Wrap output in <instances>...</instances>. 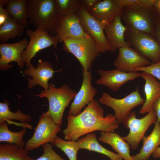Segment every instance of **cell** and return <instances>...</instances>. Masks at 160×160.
I'll list each match as a JSON object with an SVG mask.
<instances>
[{"mask_svg": "<svg viewBox=\"0 0 160 160\" xmlns=\"http://www.w3.org/2000/svg\"><path fill=\"white\" fill-rule=\"evenodd\" d=\"M67 119V127L62 132L68 140H76L95 131L114 132L119 127L114 115L108 114L104 117L103 108L94 99L80 113L75 116L68 115Z\"/></svg>", "mask_w": 160, "mask_h": 160, "instance_id": "obj_1", "label": "cell"}, {"mask_svg": "<svg viewBox=\"0 0 160 160\" xmlns=\"http://www.w3.org/2000/svg\"><path fill=\"white\" fill-rule=\"evenodd\" d=\"M30 23L51 35H56L60 24L54 0H28Z\"/></svg>", "mask_w": 160, "mask_h": 160, "instance_id": "obj_2", "label": "cell"}, {"mask_svg": "<svg viewBox=\"0 0 160 160\" xmlns=\"http://www.w3.org/2000/svg\"><path fill=\"white\" fill-rule=\"evenodd\" d=\"M154 6H131L124 7L121 18L127 28L147 33L153 36L155 27V12Z\"/></svg>", "mask_w": 160, "mask_h": 160, "instance_id": "obj_3", "label": "cell"}, {"mask_svg": "<svg viewBox=\"0 0 160 160\" xmlns=\"http://www.w3.org/2000/svg\"><path fill=\"white\" fill-rule=\"evenodd\" d=\"M76 93V91L66 84L57 88L54 84L49 83L47 89L44 90L40 94L35 95L47 98L49 102L47 111L55 123L61 126L65 110L74 99Z\"/></svg>", "mask_w": 160, "mask_h": 160, "instance_id": "obj_4", "label": "cell"}, {"mask_svg": "<svg viewBox=\"0 0 160 160\" xmlns=\"http://www.w3.org/2000/svg\"><path fill=\"white\" fill-rule=\"evenodd\" d=\"M62 49L72 54L85 71L90 70L92 64L101 53L96 43L87 34L78 38L64 40Z\"/></svg>", "mask_w": 160, "mask_h": 160, "instance_id": "obj_5", "label": "cell"}, {"mask_svg": "<svg viewBox=\"0 0 160 160\" xmlns=\"http://www.w3.org/2000/svg\"><path fill=\"white\" fill-rule=\"evenodd\" d=\"M124 38L140 55L154 63L160 61V44L147 33L127 28Z\"/></svg>", "mask_w": 160, "mask_h": 160, "instance_id": "obj_6", "label": "cell"}, {"mask_svg": "<svg viewBox=\"0 0 160 160\" xmlns=\"http://www.w3.org/2000/svg\"><path fill=\"white\" fill-rule=\"evenodd\" d=\"M60 126L55 124L47 111L40 116L32 137L25 142V148L32 151L47 143H54Z\"/></svg>", "mask_w": 160, "mask_h": 160, "instance_id": "obj_7", "label": "cell"}, {"mask_svg": "<svg viewBox=\"0 0 160 160\" xmlns=\"http://www.w3.org/2000/svg\"><path fill=\"white\" fill-rule=\"evenodd\" d=\"M145 100L139 93L138 87L135 90L121 99H116L104 92L99 99V102L111 108L115 113L114 116L119 124L122 123L131 110L136 106L143 104Z\"/></svg>", "mask_w": 160, "mask_h": 160, "instance_id": "obj_8", "label": "cell"}, {"mask_svg": "<svg viewBox=\"0 0 160 160\" xmlns=\"http://www.w3.org/2000/svg\"><path fill=\"white\" fill-rule=\"evenodd\" d=\"M157 116L154 110L152 109L145 116L140 119L136 117L135 113L131 111L122 123L124 127L129 129V134L122 137L133 150L136 149L145 134L152 124L157 121Z\"/></svg>", "mask_w": 160, "mask_h": 160, "instance_id": "obj_9", "label": "cell"}, {"mask_svg": "<svg viewBox=\"0 0 160 160\" xmlns=\"http://www.w3.org/2000/svg\"><path fill=\"white\" fill-rule=\"evenodd\" d=\"M26 34L29 38L30 41L22 56L27 68L30 65L31 60L39 51L52 45L57 49L58 41L57 38L45 31L38 28L34 31L28 29L26 30Z\"/></svg>", "mask_w": 160, "mask_h": 160, "instance_id": "obj_10", "label": "cell"}, {"mask_svg": "<svg viewBox=\"0 0 160 160\" xmlns=\"http://www.w3.org/2000/svg\"><path fill=\"white\" fill-rule=\"evenodd\" d=\"M77 14L84 31L94 41L100 52L105 53L110 51L104 33V27L80 4Z\"/></svg>", "mask_w": 160, "mask_h": 160, "instance_id": "obj_11", "label": "cell"}, {"mask_svg": "<svg viewBox=\"0 0 160 160\" xmlns=\"http://www.w3.org/2000/svg\"><path fill=\"white\" fill-rule=\"evenodd\" d=\"M29 41L24 38L17 42L12 44L1 43L0 44V70H7L11 68L13 65L9 63L15 62L17 65L22 69L25 64L22 55L25 50Z\"/></svg>", "mask_w": 160, "mask_h": 160, "instance_id": "obj_12", "label": "cell"}, {"mask_svg": "<svg viewBox=\"0 0 160 160\" xmlns=\"http://www.w3.org/2000/svg\"><path fill=\"white\" fill-rule=\"evenodd\" d=\"M83 80L80 89L76 95L71 103L68 115L75 116L81 111L82 109L93 100L97 91L92 86L91 71L82 70Z\"/></svg>", "mask_w": 160, "mask_h": 160, "instance_id": "obj_13", "label": "cell"}, {"mask_svg": "<svg viewBox=\"0 0 160 160\" xmlns=\"http://www.w3.org/2000/svg\"><path fill=\"white\" fill-rule=\"evenodd\" d=\"M118 56L114 62L116 69L125 72H134L137 68L148 65L149 60L131 47L118 48Z\"/></svg>", "mask_w": 160, "mask_h": 160, "instance_id": "obj_14", "label": "cell"}, {"mask_svg": "<svg viewBox=\"0 0 160 160\" xmlns=\"http://www.w3.org/2000/svg\"><path fill=\"white\" fill-rule=\"evenodd\" d=\"M60 71H54L51 64L48 61H44L40 59L36 65V68L34 67L32 64L23 72L25 75L30 76L32 79L27 78L28 88L31 89L34 86L39 85L42 87L44 90L47 89L49 87L48 82L52 78L54 73Z\"/></svg>", "mask_w": 160, "mask_h": 160, "instance_id": "obj_15", "label": "cell"}, {"mask_svg": "<svg viewBox=\"0 0 160 160\" xmlns=\"http://www.w3.org/2000/svg\"><path fill=\"white\" fill-rule=\"evenodd\" d=\"M97 72L100 77L96 83L107 87L114 92L118 91L127 82L140 77V73L125 72L118 69L109 70L98 69Z\"/></svg>", "mask_w": 160, "mask_h": 160, "instance_id": "obj_16", "label": "cell"}, {"mask_svg": "<svg viewBox=\"0 0 160 160\" xmlns=\"http://www.w3.org/2000/svg\"><path fill=\"white\" fill-rule=\"evenodd\" d=\"M123 7L116 0H99L88 12L105 27L117 16H121Z\"/></svg>", "mask_w": 160, "mask_h": 160, "instance_id": "obj_17", "label": "cell"}, {"mask_svg": "<svg viewBox=\"0 0 160 160\" xmlns=\"http://www.w3.org/2000/svg\"><path fill=\"white\" fill-rule=\"evenodd\" d=\"M121 19V16H117L104 27L105 34L110 51L112 52H116L120 47L131 46L125 39L127 28L122 24Z\"/></svg>", "mask_w": 160, "mask_h": 160, "instance_id": "obj_18", "label": "cell"}, {"mask_svg": "<svg viewBox=\"0 0 160 160\" xmlns=\"http://www.w3.org/2000/svg\"><path fill=\"white\" fill-rule=\"evenodd\" d=\"M77 13L60 17V24L55 36L58 42L70 38H78L86 35Z\"/></svg>", "mask_w": 160, "mask_h": 160, "instance_id": "obj_19", "label": "cell"}, {"mask_svg": "<svg viewBox=\"0 0 160 160\" xmlns=\"http://www.w3.org/2000/svg\"><path fill=\"white\" fill-rule=\"evenodd\" d=\"M140 77L145 81L144 90L145 99L139 112L144 114L152 109L154 103L160 97V82L154 77L145 72L141 73Z\"/></svg>", "mask_w": 160, "mask_h": 160, "instance_id": "obj_20", "label": "cell"}, {"mask_svg": "<svg viewBox=\"0 0 160 160\" xmlns=\"http://www.w3.org/2000/svg\"><path fill=\"white\" fill-rule=\"evenodd\" d=\"M0 4L6 7L9 14L18 24L27 28L28 0H0Z\"/></svg>", "mask_w": 160, "mask_h": 160, "instance_id": "obj_21", "label": "cell"}, {"mask_svg": "<svg viewBox=\"0 0 160 160\" xmlns=\"http://www.w3.org/2000/svg\"><path fill=\"white\" fill-rule=\"evenodd\" d=\"M98 140L110 145L124 160H134L130 155V147L119 134L114 132H101Z\"/></svg>", "mask_w": 160, "mask_h": 160, "instance_id": "obj_22", "label": "cell"}, {"mask_svg": "<svg viewBox=\"0 0 160 160\" xmlns=\"http://www.w3.org/2000/svg\"><path fill=\"white\" fill-rule=\"evenodd\" d=\"M140 152L132 157L134 160H148L155 150L160 145V124L157 121L148 136H144Z\"/></svg>", "mask_w": 160, "mask_h": 160, "instance_id": "obj_23", "label": "cell"}, {"mask_svg": "<svg viewBox=\"0 0 160 160\" xmlns=\"http://www.w3.org/2000/svg\"><path fill=\"white\" fill-rule=\"evenodd\" d=\"M80 149L95 151L109 157L111 160H122L117 154L108 150L101 145L96 139V134L88 133L77 140Z\"/></svg>", "mask_w": 160, "mask_h": 160, "instance_id": "obj_24", "label": "cell"}, {"mask_svg": "<svg viewBox=\"0 0 160 160\" xmlns=\"http://www.w3.org/2000/svg\"><path fill=\"white\" fill-rule=\"evenodd\" d=\"M29 151L14 144H0V160H34L28 155Z\"/></svg>", "mask_w": 160, "mask_h": 160, "instance_id": "obj_25", "label": "cell"}, {"mask_svg": "<svg viewBox=\"0 0 160 160\" xmlns=\"http://www.w3.org/2000/svg\"><path fill=\"white\" fill-rule=\"evenodd\" d=\"M26 128L20 131L13 132L10 131L7 121L0 124V142L14 144L20 148H23L25 143L23 141L26 133Z\"/></svg>", "mask_w": 160, "mask_h": 160, "instance_id": "obj_26", "label": "cell"}, {"mask_svg": "<svg viewBox=\"0 0 160 160\" xmlns=\"http://www.w3.org/2000/svg\"><path fill=\"white\" fill-rule=\"evenodd\" d=\"M25 28L11 17L4 24L0 27V42L4 43L10 38L22 36Z\"/></svg>", "mask_w": 160, "mask_h": 160, "instance_id": "obj_27", "label": "cell"}, {"mask_svg": "<svg viewBox=\"0 0 160 160\" xmlns=\"http://www.w3.org/2000/svg\"><path fill=\"white\" fill-rule=\"evenodd\" d=\"M9 102L6 100L3 103H0V124L5 121L8 122L11 120H17L23 123L32 121L30 115L23 113L18 109L15 112L11 111L9 108Z\"/></svg>", "mask_w": 160, "mask_h": 160, "instance_id": "obj_28", "label": "cell"}, {"mask_svg": "<svg viewBox=\"0 0 160 160\" xmlns=\"http://www.w3.org/2000/svg\"><path fill=\"white\" fill-rule=\"evenodd\" d=\"M54 144L63 151L69 160H77V154L80 149L77 141L65 140L57 137Z\"/></svg>", "mask_w": 160, "mask_h": 160, "instance_id": "obj_29", "label": "cell"}, {"mask_svg": "<svg viewBox=\"0 0 160 160\" xmlns=\"http://www.w3.org/2000/svg\"><path fill=\"white\" fill-rule=\"evenodd\" d=\"M55 6L60 17L76 14L79 0H54Z\"/></svg>", "mask_w": 160, "mask_h": 160, "instance_id": "obj_30", "label": "cell"}, {"mask_svg": "<svg viewBox=\"0 0 160 160\" xmlns=\"http://www.w3.org/2000/svg\"><path fill=\"white\" fill-rule=\"evenodd\" d=\"M53 145L47 143L42 145L43 153L39 158L34 160H66L62 158L53 150Z\"/></svg>", "mask_w": 160, "mask_h": 160, "instance_id": "obj_31", "label": "cell"}, {"mask_svg": "<svg viewBox=\"0 0 160 160\" xmlns=\"http://www.w3.org/2000/svg\"><path fill=\"white\" fill-rule=\"evenodd\" d=\"M138 71L149 73L160 81V61L151 64L150 65L137 68L134 71Z\"/></svg>", "mask_w": 160, "mask_h": 160, "instance_id": "obj_32", "label": "cell"}, {"mask_svg": "<svg viewBox=\"0 0 160 160\" xmlns=\"http://www.w3.org/2000/svg\"><path fill=\"white\" fill-rule=\"evenodd\" d=\"M156 0H116V1L122 6H154Z\"/></svg>", "mask_w": 160, "mask_h": 160, "instance_id": "obj_33", "label": "cell"}, {"mask_svg": "<svg viewBox=\"0 0 160 160\" xmlns=\"http://www.w3.org/2000/svg\"><path fill=\"white\" fill-rule=\"evenodd\" d=\"M0 4V27L4 24L11 17L6 9Z\"/></svg>", "mask_w": 160, "mask_h": 160, "instance_id": "obj_34", "label": "cell"}, {"mask_svg": "<svg viewBox=\"0 0 160 160\" xmlns=\"http://www.w3.org/2000/svg\"><path fill=\"white\" fill-rule=\"evenodd\" d=\"M99 1V0H80V4L89 11Z\"/></svg>", "mask_w": 160, "mask_h": 160, "instance_id": "obj_35", "label": "cell"}, {"mask_svg": "<svg viewBox=\"0 0 160 160\" xmlns=\"http://www.w3.org/2000/svg\"><path fill=\"white\" fill-rule=\"evenodd\" d=\"M152 109L155 112L157 118V121L160 124V97L154 103Z\"/></svg>", "mask_w": 160, "mask_h": 160, "instance_id": "obj_36", "label": "cell"}, {"mask_svg": "<svg viewBox=\"0 0 160 160\" xmlns=\"http://www.w3.org/2000/svg\"><path fill=\"white\" fill-rule=\"evenodd\" d=\"M153 156L155 158L160 157V146L157 147L152 154Z\"/></svg>", "mask_w": 160, "mask_h": 160, "instance_id": "obj_37", "label": "cell"}, {"mask_svg": "<svg viewBox=\"0 0 160 160\" xmlns=\"http://www.w3.org/2000/svg\"><path fill=\"white\" fill-rule=\"evenodd\" d=\"M154 6L160 17V0H156Z\"/></svg>", "mask_w": 160, "mask_h": 160, "instance_id": "obj_38", "label": "cell"}, {"mask_svg": "<svg viewBox=\"0 0 160 160\" xmlns=\"http://www.w3.org/2000/svg\"><path fill=\"white\" fill-rule=\"evenodd\" d=\"M155 35L160 43V23L159 22L157 26Z\"/></svg>", "mask_w": 160, "mask_h": 160, "instance_id": "obj_39", "label": "cell"}]
</instances>
